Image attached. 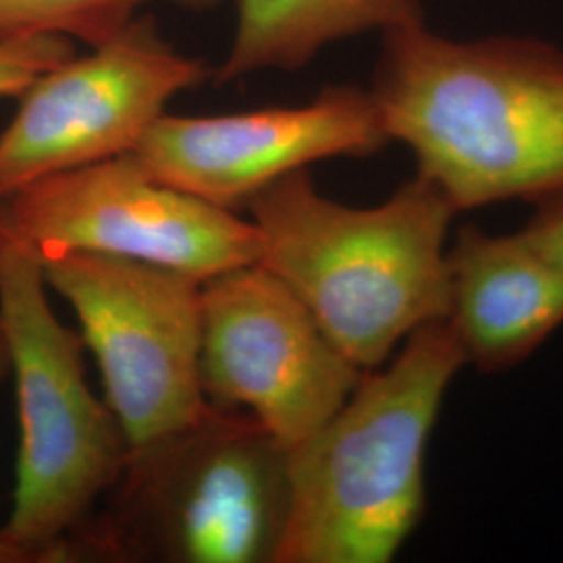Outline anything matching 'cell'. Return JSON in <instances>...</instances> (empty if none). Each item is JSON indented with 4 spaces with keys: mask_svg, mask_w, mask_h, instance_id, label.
<instances>
[{
    "mask_svg": "<svg viewBox=\"0 0 563 563\" xmlns=\"http://www.w3.org/2000/svg\"><path fill=\"white\" fill-rule=\"evenodd\" d=\"M151 0H0V41L65 36L88 46L111 41Z\"/></svg>",
    "mask_w": 563,
    "mask_h": 563,
    "instance_id": "13",
    "label": "cell"
},
{
    "mask_svg": "<svg viewBox=\"0 0 563 563\" xmlns=\"http://www.w3.org/2000/svg\"><path fill=\"white\" fill-rule=\"evenodd\" d=\"M444 320L363 372L339 411L288 451L290 511L276 563H386L422 520L423 457L465 365Z\"/></svg>",
    "mask_w": 563,
    "mask_h": 563,
    "instance_id": "3",
    "label": "cell"
},
{
    "mask_svg": "<svg viewBox=\"0 0 563 563\" xmlns=\"http://www.w3.org/2000/svg\"><path fill=\"white\" fill-rule=\"evenodd\" d=\"M388 142L369 90L328 86L297 107L195 118L163 113L134 155L153 178L234 211L311 163L367 157Z\"/></svg>",
    "mask_w": 563,
    "mask_h": 563,
    "instance_id": "10",
    "label": "cell"
},
{
    "mask_svg": "<svg viewBox=\"0 0 563 563\" xmlns=\"http://www.w3.org/2000/svg\"><path fill=\"white\" fill-rule=\"evenodd\" d=\"M46 288L38 255L2 228L0 330L20 422L13 507L2 534L20 563L67 562L71 539L118 483L130 453L118 416L86 383L81 336L57 320Z\"/></svg>",
    "mask_w": 563,
    "mask_h": 563,
    "instance_id": "5",
    "label": "cell"
},
{
    "mask_svg": "<svg viewBox=\"0 0 563 563\" xmlns=\"http://www.w3.org/2000/svg\"><path fill=\"white\" fill-rule=\"evenodd\" d=\"M199 380L205 401L253 416L290 451L349 399L363 369L262 263L201 284Z\"/></svg>",
    "mask_w": 563,
    "mask_h": 563,
    "instance_id": "8",
    "label": "cell"
},
{
    "mask_svg": "<svg viewBox=\"0 0 563 563\" xmlns=\"http://www.w3.org/2000/svg\"><path fill=\"white\" fill-rule=\"evenodd\" d=\"M0 213L38 257L99 253L202 282L262 255L255 223L153 178L134 153L32 181Z\"/></svg>",
    "mask_w": 563,
    "mask_h": 563,
    "instance_id": "7",
    "label": "cell"
},
{
    "mask_svg": "<svg viewBox=\"0 0 563 563\" xmlns=\"http://www.w3.org/2000/svg\"><path fill=\"white\" fill-rule=\"evenodd\" d=\"M465 362L501 372L563 325V263L522 230L462 228L446 249V316Z\"/></svg>",
    "mask_w": 563,
    "mask_h": 563,
    "instance_id": "11",
    "label": "cell"
},
{
    "mask_svg": "<svg viewBox=\"0 0 563 563\" xmlns=\"http://www.w3.org/2000/svg\"><path fill=\"white\" fill-rule=\"evenodd\" d=\"M2 228H4V223H2V216H0V234H2Z\"/></svg>",
    "mask_w": 563,
    "mask_h": 563,
    "instance_id": "18",
    "label": "cell"
},
{
    "mask_svg": "<svg viewBox=\"0 0 563 563\" xmlns=\"http://www.w3.org/2000/svg\"><path fill=\"white\" fill-rule=\"evenodd\" d=\"M288 511V451L253 416L207 405L130 446L67 562L276 563Z\"/></svg>",
    "mask_w": 563,
    "mask_h": 563,
    "instance_id": "4",
    "label": "cell"
},
{
    "mask_svg": "<svg viewBox=\"0 0 563 563\" xmlns=\"http://www.w3.org/2000/svg\"><path fill=\"white\" fill-rule=\"evenodd\" d=\"M7 367V351H4V339H2V330H0V376ZM0 563H20L18 555L13 553V549L9 547V543L4 541V534H2V526H0Z\"/></svg>",
    "mask_w": 563,
    "mask_h": 563,
    "instance_id": "16",
    "label": "cell"
},
{
    "mask_svg": "<svg viewBox=\"0 0 563 563\" xmlns=\"http://www.w3.org/2000/svg\"><path fill=\"white\" fill-rule=\"evenodd\" d=\"M209 78L148 18L44 71L0 134V201L32 181L134 153L167 102Z\"/></svg>",
    "mask_w": 563,
    "mask_h": 563,
    "instance_id": "9",
    "label": "cell"
},
{
    "mask_svg": "<svg viewBox=\"0 0 563 563\" xmlns=\"http://www.w3.org/2000/svg\"><path fill=\"white\" fill-rule=\"evenodd\" d=\"M522 232L544 253L563 263V195L543 201L541 209L523 225Z\"/></svg>",
    "mask_w": 563,
    "mask_h": 563,
    "instance_id": "15",
    "label": "cell"
},
{
    "mask_svg": "<svg viewBox=\"0 0 563 563\" xmlns=\"http://www.w3.org/2000/svg\"><path fill=\"white\" fill-rule=\"evenodd\" d=\"M74 44L65 36L0 41V99L18 97L44 71L71 59Z\"/></svg>",
    "mask_w": 563,
    "mask_h": 563,
    "instance_id": "14",
    "label": "cell"
},
{
    "mask_svg": "<svg viewBox=\"0 0 563 563\" xmlns=\"http://www.w3.org/2000/svg\"><path fill=\"white\" fill-rule=\"evenodd\" d=\"M388 141L460 213L563 195V51L534 38L384 34L369 88Z\"/></svg>",
    "mask_w": 563,
    "mask_h": 563,
    "instance_id": "1",
    "label": "cell"
},
{
    "mask_svg": "<svg viewBox=\"0 0 563 563\" xmlns=\"http://www.w3.org/2000/svg\"><path fill=\"white\" fill-rule=\"evenodd\" d=\"M41 260L48 288L71 307L101 369L104 401L130 446L197 420L202 282L178 269L99 253Z\"/></svg>",
    "mask_w": 563,
    "mask_h": 563,
    "instance_id": "6",
    "label": "cell"
},
{
    "mask_svg": "<svg viewBox=\"0 0 563 563\" xmlns=\"http://www.w3.org/2000/svg\"><path fill=\"white\" fill-rule=\"evenodd\" d=\"M420 0H236V30L216 80L301 69L323 46L422 23Z\"/></svg>",
    "mask_w": 563,
    "mask_h": 563,
    "instance_id": "12",
    "label": "cell"
},
{
    "mask_svg": "<svg viewBox=\"0 0 563 563\" xmlns=\"http://www.w3.org/2000/svg\"><path fill=\"white\" fill-rule=\"evenodd\" d=\"M262 239L260 263L311 311L360 369H376L409 334L446 316L443 192L416 176L376 207L323 197L309 169L274 181L244 207Z\"/></svg>",
    "mask_w": 563,
    "mask_h": 563,
    "instance_id": "2",
    "label": "cell"
},
{
    "mask_svg": "<svg viewBox=\"0 0 563 563\" xmlns=\"http://www.w3.org/2000/svg\"><path fill=\"white\" fill-rule=\"evenodd\" d=\"M169 2L184 7V9H190V11H209V9L218 7L222 0H169Z\"/></svg>",
    "mask_w": 563,
    "mask_h": 563,
    "instance_id": "17",
    "label": "cell"
}]
</instances>
